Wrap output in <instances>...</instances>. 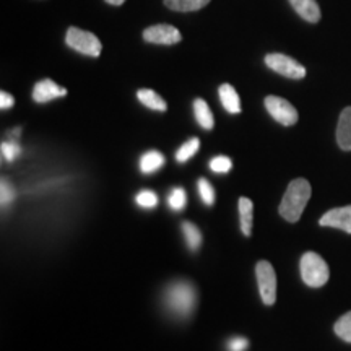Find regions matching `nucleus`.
I'll use <instances>...</instances> for the list:
<instances>
[{"mask_svg": "<svg viewBox=\"0 0 351 351\" xmlns=\"http://www.w3.org/2000/svg\"><path fill=\"white\" fill-rule=\"evenodd\" d=\"M319 225L328 228H339V230L351 234V205L328 210V212L319 219Z\"/></svg>", "mask_w": 351, "mask_h": 351, "instance_id": "nucleus-9", "label": "nucleus"}, {"mask_svg": "<svg viewBox=\"0 0 351 351\" xmlns=\"http://www.w3.org/2000/svg\"><path fill=\"white\" fill-rule=\"evenodd\" d=\"M20 153H21V148L19 143H15V142H3L2 143V155L8 161V163H12V161L15 160Z\"/></svg>", "mask_w": 351, "mask_h": 351, "instance_id": "nucleus-26", "label": "nucleus"}, {"mask_svg": "<svg viewBox=\"0 0 351 351\" xmlns=\"http://www.w3.org/2000/svg\"><path fill=\"white\" fill-rule=\"evenodd\" d=\"M13 104H15V99H13V96L10 93H7V91H2V93H0V108L10 109Z\"/></svg>", "mask_w": 351, "mask_h": 351, "instance_id": "nucleus-29", "label": "nucleus"}, {"mask_svg": "<svg viewBox=\"0 0 351 351\" xmlns=\"http://www.w3.org/2000/svg\"><path fill=\"white\" fill-rule=\"evenodd\" d=\"M137 98L140 103L143 104V106L153 109V111H161L165 112L166 109H168V104H166V101L161 98L160 95L156 93V91L153 90H138L137 91Z\"/></svg>", "mask_w": 351, "mask_h": 351, "instance_id": "nucleus-16", "label": "nucleus"}, {"mask_svg": "<svg viewBox=\"0 0 351 351\" xmlns=\"http://www.w3.org/2000/svg\"><path fill=\"white\" fill-rule=\"evenodd\" d=\"M265 108L274 119L282 125H295L298 122V111L289 101L280 96H267Z\"/></svg>", "mask_w": 351, "mask_h": 351, "instance_id": "nucleus-7", "label": "nucleus"}, {"mask_svg": "<svg viewBox=\"0 0 351 351\" xmlns=\"http://www.w3.org/2000/svg\"><path fill=\"white\" fill-rule=\"evenodd\" d=\"M197 302V293L194 285L186 280H178L171 283L165 291V306L171 314L178 317H187L192 314Z\"/></svg>", "mask_w": 351, "mask_h": 351, "instance_id": "nucleus-1", "label": "nucleus"}, {"mask_svg": "<svg viewBox=\"0 0 351 351\" xmlns=\"http://www.w3.org/2000/svg\"><path fill=\"white\" fill-rule=\"evenodd\" d=\"M301 276L302 282L311 288H320L328 282V265L319 254L306 252L301 257Z\"/></svg>", "mask_w": 351, "mask_h": 351, "instance_id": "nucleus-3", "label": "nucleus"}, {"mask_svg": "<svg viewBox=\"0 0 351 351\" xmlns=\"http://www.w3.org/2000/svg\"><path fill=\"white\" fill-rule=\"evenodd\" d=\"M65 43H67V46L72 47L73 51L90 57H99L101 49H103L101 41L96 34L77 28V26H70L67 29Z\"/></svg>", "mask_w": 351, "mask_h": 351, "instance_id": "nucleus-4", "label": "nucleus"}, {"mask_svg": "<svg viewBox=\"0 0 351 351\" xmlns=\"http://www.w3.org/2000/svg\"><path fill=\"white\" fill-rule=\"evenodd\" d=\"M2 205H8L10 202L15 199V191H13L12 186L5 181H2Z\"/></svg>", "mask_w": 351, "mask_h": 351, "instance_id": "nucleus-27", "label": "nucleus"}, {"mask_svg": "<svg viewBox=\"0 0 351 351\" xmlns=\"http://www.w3.org/2000/svg\"><path fill=\"white\" fill-rule=\"evenodd\" d=\"M168 204L171 208L176 210V212L186 208V204H187L186 191H184L182 187H174L168 197Z\"/></svg>", "mask_w": 351, "mask_h": 351, "instance_id": "nucleus-23", "label": "nucleus"}, {"mask_svg": "<svg viewBox=\"0 0 351 351\" xmlns=\"http://www.w3.org/2000/svg\"><path fill=\"white\" fill-rule=\"evenodd\" d=\"M239 219H241V231L244 236H251L252 223H254V204L247 197H241L239 199Z\"/></svg>", "mask_w": 351, "mask_h": 351, "instance_id": "nucleus-14", "label": "nucleus"}, {"mask_svg": "<svg viewBox=\"0 0 351 351\" xmlns=\"http://www.w3.org/2000/svg\"><path fill=\"white\" fill-rule=\"evenodd\" d=\"M143 39L152 44H165V46H171V44L181 43V32L173 25H153L143 32Z\"/></svg>", "mask_w": 351, "mask_h": 351, "instance_id": "nucleus-8", "label": "nucleus"}, {"mask_svg": "<svg viewBox=\"0 0 351 351\" xmlns=\"http://www.w3.org/2000/svg\"><path fill=\"white\" fill-rule=\"evenodd\" d=\"M218 95H219V101H221L223 108L226 109L228 112L231 114H239L241 112V99H239V95L238 91L232 88L230 83H223L221 86H219L218 90Z\"/></svg>", "mask_w": 351, "mask_h": 351, "instance_id": "nucleus-13", "label": "nucleus"}, {"mask_svg": "<svg viewBox=\"0 0 351 351\" xmlns=\"http://www.w3.org/2000/svg\"><path fill=\"white\" fill-rule=\"evenodd\" d=\"M199 194L202 202H204L205 205H208V207H212L215 200H217V192H215L213 186L204 178L199 179Z\"/></svg>", "mask_w": 351, "mask_h": 351, "instance_id": "nucleus-22", "label": "nucleus"}, {"mask_svg": "<svg viewBox=\"0 0 351 351\" xmlns=\"http://www.w3.org/2000/svg\"><path fill=\"white\" fill-rule=\"evenodd\" d=\"M337 143L341 150L351 152V106L345 108L340 114L337 125Z\"/></svg>", "mask_w": 351, "mask_h": 351, "instance_id": "nucleus-12", "label": "nucleus"}, {"mask_svg": "<svg viewBox=\"0 0 351 351\" xmlns=\"http://www.w3.org/2000/svg\"><path fill=\"white\" fill-rule=\"evenodd\" d=\"M311 199V184L306 179H295L289 182L285 192L282 204H280V215L289 223H296L304 212L307 202Z\"/></svg>", "mask_w": 351, "mask_h": 351, "instance_id": "nucleus-2", "label": "nucleus"}, {"mask_svg": "<svg viewBox=\"0 0 351 351\" xmlns=\"http://www.w3.org/2000/svg\"><path fill=\"white\" fill-rule=\"evenodd\" d=\"M265 64L267 67L274 70V72L280 73V75L287 78H293V80H301V78L306 77L304 65H301L298 60L293 59V57L280 54V52L267 54Z\"/></svg>", "mask_w": 351, "mask_h": 351, "instance_id": "nucleus-5", "label": "nucleus"}, {"mask_svg": "<svg viewBox=\"0 0 351 351\" xmlns=\"http://www.w3.org/2000/svg\"><path fill=\"white\" fill-rule=\"evenodd\" d=\"M333 330H335V333L341 340L346 341V343H351V313L341 315V317L335 322Z\"/></svg>", "mask_w": 351, "mask_h": 351, "instance_id": "nucleus-21", "label": "nucleus"}, {"mask_svg": "<svg viewBox=\"0 0 351 351\" xmlns=\"http://www.w3.org/2000/svg\"><path fill=\"white\" fill-rule=\"evenodd\" d=\"M108 3H111V5H122V3L125 2V0H106Z\"/></svg>", "mask_w": 351, "mask_h": 351, "instance_id": "nucleus-30", "label": "nucleus"}, {"mask_svg": "<svg viewBox=\"0 0 351 351\" xmlns=\"http://www.w3.org/2000/svg\"><path fill=\"white\" fill-rule=\"evenodd\" d=\"M182 232H184V238H186V243L189 247H191L192 251H199V247L202 245V232L199 228H197L194 223L184 221Z\"/></svg>", "mask_w": 351, "mask_h": 351, "instance_id": "nucleus-19", "label": "nucleus"}, {"mask_svg": "<svg viewBox=\"0 0 351 351\" xmlns=\"http://www.w3.org/2000/svg\"><path fill=\"white\" fill-rule=\"evenodd\" d=\"M289 3L295 8L298 15L302 20L309 21V23H319L320 19H322L317 0H289Z\"/></svg>", "mask_w": 351, "mask_h": 351, "instance_id": "nucleus-11", "label": "nucleus"}, {"mask_svg": "<svg viewBox=\"0 0 351 351\" xmlns=\"http://www.w3.org/2000/svg\"><path fill=\"white\" fill-rule=\"evenodd\" d=\"M208 3L210 0H165V5L174 12H197Z\"/></svg>", "mask_w": 351, "mask_h": 351, "instance_id": "nucleus-18", "label": "nucleus"}, {"mask_svg": "<svg viewBox=\"0 0 351 351\" xmlns=\"http://www.w3.org/2000/svg\"><path fill=\"white\" fill-rule=\"evenodd\" d=\"M135 202L142 208H155L158 205V195L153 191H142L135 197Z\"/></svg>", "mask_w": 351, "mask_h": 351, "instance_id": "nucleus-24", "label": "nucleus"}, {"mask_svg": "<svg viewBox=\"0 0 351 351\" xmlns=\"http://www.w3.org/2000/svg\"><path fill=\"white\" fill-rule=\"evenodd\" d=\"M231 160L228 156H217L210 161V169L215 173H228L231 169Z\"/></svg>", "mask_w": 351, "mask_h": 351, "instance_id": "nucleus-25", "label": "nucleus"}, {"mask_svg": "<svg viewBox=\"0 0 351 351\" xmlns=\"http://www.w3.org/2000/svg\"><path fill=\"white\" fill-rule=\"evenodd\" d=\"M247 345L249 341L245 339H241V337H238V339H231L228 341V351H244L247 348Z\"/></svg>", "mask_w": 351, "mask_h": 351, "instance_id": "nucleus-28", "label": "nucleus"}, {"mask_svg": "<svg viewBox=\"0 0 351 351\" xmlns=\"http://www.w3.org/2000/svg\"><path fill=\"white\" fill-rule=\"evenodd\" d=\"M199 148H200V140L191 138L189 142L184 143L178 152H176V160H178L179 163H186V161L191 160V158L199 152Z\"/></svg>", "mask_w": 351, "mask_h": 351, "instance_id": "nucleus-20", "label": "nucleus"}, {"mask_svg": "<svg viewBox=\"0 0 351 351\" xmlns=\"http://www.w3.org/2000/svg\"><path fill=\"white\" fill-rule=\"evenodd\" d=\"M258 291L265 306H271L276 301V275L270 262L261 261L256 267Z\"/></svg>", "mask_w": 351, "mask_h": 351, "instance_id": "nucleus-6", "label": "nucleus"}, {"mask_svg": "<svg viewBox=\"0 0 351 351\" xmlns=\"http://www.w3.org/2000/svg\"><path fill=\"white\" fill-rule=\"evenodd\" d=\"M65 95H67V90L49 80V78H44V80L38 82L33 88V99L39 104L49 103V101L56 98H62Z\"/></svg>", "mask_w": 351, "mask_h": 351, "instance_id": "nucleus-10", "label": "nucleus"}, {"mask_svg": "<svg viewBox=\"0 0 351 351\" xmlns=\"http://www.w3.org/2000/svg\"><path fill=\"white\" fill-rule=\"evenodd\" d=\"M165 163V155H161L160 152H148L140 158V171H142L143 174H152L160 168H163Z\"/></svg>", "mask_w": 351, "mask_h": 351, "instance_id": "nucleus-17", "label": "nucleus"}, {"mask_svg": "<svg viewBox=\"0 0 351 351\" xmlns=\"http://www.w3.org/2000/svg\"><path fill=\"white\" fill-rule=\"evenodd\" d=\"M194 114L195 119L199 122L200 127H204L205 130H212L215 127V117L212 111H210L207 101H204L202 98L194 101Z\"/></svg>", "mask_w": 351, "mask_h": 351, "instance_id": "nucleus-15", "label": "nucleus"}]
</instances>
